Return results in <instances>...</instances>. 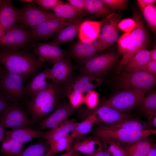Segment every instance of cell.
<instances>
[{
    "instance_id": "obj_1",
    "label": "cell",
    "mask_w": 156,
    "mask_h": 156,
    "mask_svg": "<svg viewBox=\"0 0 156 156\" xmlns=\"http://www.w3.org/2000/svg\"><path fill=\"white\" fill-rule=\"evenodd\" d=\"M61 86L51 81L34 97L24 101L34 125L39 124L57 106L62 92Z\"/></svg>"
},
{
    "instance_id": "obj_2",
    "label": "cell",
    "mask_w": 156,
    "mask_h": 156,
    "mask_svg": "<svg viewBox=\"0 0 156 156\" xmlns=\"http://www.w3.org/2000/svg\"><path fill=\"white\" fill-rule=\"evenodd\" d=\"M0 64L8 71L21 76L25 81L36 75L43 67L34 55L15 49H0Z\"/></svg>"
},
{
    "instance_id": "obj_3",
    "label": "cell",
    "mask_w": 156,
    "mask_h": 156,
    "mask_svg": "<svg viewBox=\"0 0 156 156\" xmlns=\"http://www.w3.org/2000/svg\"><path fill=\"white\" fill-rule=\"evenodd\" d=\"M156 133V129L134 130L107 125L97 127L94 131L96 138L100 141H115L124 149L141 139Z\"/></svg>"
},
{
    "instance_id": "obj_4",
    "label": "cell",
    "mask_w": 156,
    "mask_h": 156,
    "mask_svg": "<svg viewBox=\"0 0 156 156\" xmlns=\"http://www.w3.org/2000/svg\"><path fill=\"white\" fill-rule=\"evenodd\" d=\"M133 17L135 25L131 32V43L127 51L122 55L117 68L118 73L121 71L126 63L136 53L145 49L149 43L148 32L140 14L137 12H134Z\"/></svg>"
},
{
    "instance_id": "obj_5",
    "label": "cell",
    "mask_w": 156,
    "mask_h": 156,
    "mask_svg": "<svg viewBox=\"0 0 156 156\" xmlns=\"http://www.w3.org/2000/svg\"><path fill=\"white\" fill-rule=\"evenodd\" d=\"M25 80L18 75L10 72L4 68L0 79V93L11 103H20L27 99Z\"/></svg>"
},
{
    "instance_id": "obj_6",
    "label": "cell",
    "mask_w": 156,
    "mask_h": 156,
    "mask_svg": "<svg viewBox=\"0 0 156 156\" xmlns=\"http://www.w3.org/2000/svg\"><path fill=\"white\" fill-rule=\"evenodd\" d=\"M146 91L137 89L122 90L105 101L102 105L113 108L121 112L126 111L139 104L143 99Z\"/></svg>"
},
{
    "instance_id": "obj_7",
    "label": "cell",
    "mask_w": 156,
    "mask_h": 156,
    "mask_svg": "<svg viewBox=\"0 0 156 156\" xmlns=\"http://www.w3.org/2000/svg\"><path fill=\"white\" fill-rule=\"evenodd\" d=\"M34 2L25 3L23 7L20 9L18 21L26 29L31 30L45 21L59 18L53 12L36 5Z\"/></svg>"
},
{
    "instance_id": "obj_8",
    "label": "cell",
    "mask_w": 156,
    "mask_h": 156,
    "mask_svg": "<svg viewBox=\"0 0 156 156\" xmlns=\"http://www.w3.org/2000/svg\"><path fill=\"white\" fill-rule=\"evenodd\" d=\"M156 76L144 71L123 73L118 77L116 84L122 90L137 89L147 91L155 85Z\"/></svg>"
},
{
    "instance_id": "obj_9",
    "label": "cell",
    "mask_w": 156,
    "mask_h": 156,
    "mask_svg": "<svg viewBox=\"0 0 156 156\" xmlns=\"http://www.w3.org/2000/svg\"><path fill=\"white\" fill-rule=\"evenodd\" d=\"M118 59L117 55L113 52L96 54L83 63L80 70L83 74L101 77L107 73Z\"/></svg>"
},
{
    "instance_id": "obj_10",
    "label": "cell",
    "mask_w": 156,
    "mask_h": 156,
    "mask_svg": "<svg viewBox=\"0 0 156 156\" xmlns=\"http://www.w3.org/2000/svg\"><path fill=\"white\" fill-rule=\"evenodd\" d=\"M0 122L4 128L11 129L34 125L20 103H11L0 115Z\"/></svg>"
},
{
    "instance_id": "obj_11",
    "label": "cell",
    "mask_w": 156,
    "mask_h": 156,
    "mask_svg": "<svg viewBox=\"0 0 156 156\" xmlns=\"http://www.w3.org/2000/svg\"><path fill=\"white\" fill-rule=\"evenodd\" d=\"M31 40L30 31L15 24L6 30L0 40V49L16 50L27 45Z\"/></svg>"
},
{
    "instance_id": "obj_12",
    "label": "cell",
    "mask_w": 156,
    "mask_h": 156,
    "mask_svg": "<svg viewBox=\"0 0 156 156\" xmlns=\"http://www.w3.org/2000/svg\"><path fill=\"white\" fill-rule=\"evenodd\" d=\"M120 15L115 13L105 22L101 29V34L94 42L101 51L110 47L119 37L118 24Z\"/></svg>"
},
{
    "instance_id": "obj_13",
    "label": "cell",
    "mask_w": 156,
    "mask_h": 156,
    "mask_svg": "<svg viewBox=\"0 0 156 156\" xmlns=\"http://www.w3.org/2000/svg\"><path fill=\"white\" fill-rule=\"evenodd\" d=\"M73 22L61 18L45 21L31 30L30 32L32 39L47 40Z\"/></svg>"
},
{
    "instance_id": "obj_14",
    "label": "cell",
    "mask_w": 156,
    "mask_h": 156,
    "mask_svg": "<svg viewBox=\"0 0 156 156\" xmlns=\"http://www.w3.org/2000/svg\"><path fill=\"white\" fill-rule=\"evenodd\" d=\"M74 109L70 104L58 105L51 113L38 124L36 129L42 131L46 129H51L58 126L67 120L73 113Z\"/></svg>"
},
{
    "instance_id": "obj_15",
    "label": "cell",
    "mask_w": 156,
    "mask_h": 156,
    "mask_svg": "<svg viewBox=\"0 0 156 156\" xmlns=\"http://www.w3.org/2000/svg\"><path fill=\"white\" fill-rule=\"evenodd\" d=\"M32 47L38 60L42 64L48 62L53 65L66 55L64 50L50 42L35 44Z\"/></svg>"
},
{
    "instance_id": "obj_16",
    "label": "cell",
    "mask_w": 156,
    "mask_h": 156,
    "mask_svg": "<svg viewBox=\"0 0 156 156\" xmlns=\"http://www.w3.org/2000/svg\"><path fill=\"white\" fill-rule=\"evenodd\" d=\"M72 65L69 59H61L50 68L51 81L61 86L70 79L73 72Z\"/></svg>"
},
{
    "instance_id": "obj_17",
    "label": "cell",
    "mask_w": 156,
    "mask_h": 156,
    "mask_svg": "<svg viewBox=\"0 0 156 156\" xmlns=\"http://www.w3.org/2000/svg\"><path fill=\"white\" fill-rule=\"evenodd\" d=\"M115 13L111 14L101 21H84L81 24L78 32L79 40L87 42H93L99 35L102 24Z\"/></svg>"
},
{
    "instance_id": "obj_18",
    "label": "cell",
    "mask_w": 156,
    "mask_h": 156,
    "mask_svg": "<svg viewBox=\"0 0 156 156\" xmlns=\"http://www.w3.org/2000/svg\"><path fill=\"white\" fill-rule=\"evenodd\" d=\"M20 11V9L14 7L12 1L0 0V22L3 27V36L6 30L18 21Z\"/></svg>"
},
{
    "instance_id": "obj_19",
    "label": "cell",
    "mask_w": 156,
    "mask_h": 156,
    "mask_svg": "<svg viewBox=\"0 0 156 156\" xmlns=\"http://www.w3.org/2000/svg\"><path fill=\"white\" fill-rule=\"evenodd\" d=\"M51 81L50 68H45L32 77L25 86L27 99L34 97L43 90Z\"/></svg>"
},
{
    "instance_id": "obj_20",
    "label": "cell",
    "mask_w": 156,
    "mask_h": 156,
    "mask_svg": "<svg viewBox=\"0 0 156 156\" xmlns=\"http://www.w3.org/2000/svg\"><path fill=\"white\" fill-rule=\"evenodd\" d=\"M92 113L96 115L99 121L108 125L133 117L132 115L125 114L113 108L103 105L98 107Z\"/></svg>"
},
{
    "instance_id": "obj_21",
    "label": "cell",
    "mask_w": 156,
    "mask_h": 156,
    "mask_svg": "<svg viewBox=\"0 0 156 156\" xmlns=\"http://www.w3.org/2000/svg\"><path fill=\"white\" fill-rule=\"evenodd\" d=\"M70 51L74 57L82 63L100 51L94 41L87 42L79 40L72 45Z\"/></svg>"
},
{
    "instance_id": "obj_22",
    "label": "cell",
    "mask_w": 156,
    "mask_h": 156,
    "mask_svg": "<svg viewBox=\"0 0 156 156\" xmlns=\"http://www.w3.org/2000/svg\"><path fill=\"white\" fill-rule=\"evenodd\" d=\"M46 133L28 127H19L11 131L5 129V135L23 144L34 139L44 138Z\"/></svg>"
},
{
    "instance_id": "obj_23",
    "label": "cell",
    "mask_w": 156,
    "mask_h": 156,
    "mask_svg": "<svg viewBox=\"0 0 156 156\" xmlns=\"http://www.w3.org/2000/svg\"><path fill=\"white\" fill-rule=\"evenodd\" d=\"M151 60L150 51L146 49L134 55L125 64L123 73L144 71L148 64Z\"/></svg>"
},
{
    "instance_id": "obj_24",
    "label": "cell",
    "mask_w": 156,
    "mask_h": 156,
    "mask_svg": "<svg viewBox=\"0 0 156 156\" xmlns=\"http://www.w3.org/2000/svg\"><path fill=\"white\" fill-rule=\"evenodd\" d=\"M100 77L83 74L77 78L73 83L72 90L83 94L94 90L101 83Z\"/></svg>"
},
{
    "instance_id": "obj_25",
    "label": "cell",
    "mask_w": 156,
    "mask_h": 156,
    "mask_svg": "<svg viewBox=\"0 0 156 156\" xmlns=\"http://www.w3.org/2000/svg\"><path fill=\"white\" fill-rule=\"evenodd\" d=\"M84 21L83 18H80L64 27L57 32L55 39L50 42L58 46L71 40L78 34L80 25Z\"/></svg>"
},
{
    "instance_id": "obj_26",
    "label": "cell",
    "mask_w": 156,
    "mask_h": 156,
    "mask_svg": "<svg viewBox=\"0 0 156 156\" xmlns=\"http://www.w3.org/2000/svg\"><path fill=\"white\" fill-rule=\"evenodd\" d=\"M77 139L73 144V149L77 152L90 156L103 150L101 142L97 138L81 137Z\"/></svg>"
},
{
    "instance_id": "obj_27",
    "label": "cell",
    "mask_w": 156,
    "mask_h": 156,
    "mask_svg": "<svg viewBox=\"0 0 156 156\" xmlns=\"http://www.w3.org/2000/svg\"><path fill=\"white\" fill-rule=\"evenodd\" d=\"M78 122L75 120H67L58 126L46 133L44 138L49 144L69 135L77 126Z\"/></svg>"
},
{
    "instance_id": "obj_28",
    "label": "cell",
    "mask_w": 156,
    "mask_h": 156,
    "mask_svg": "<svg viewBox=\"0 0 156 156\" xmlns=\"http://www.w3.org/2000/svg\"><path fill=\"white\" fill-rule=\"evenodd\" d=\"M24 144L5 135L1 144L0 153L4 156H17L23 150Z\"/></svg>"
},
{
    "instance_id": "obj_29",
    "label": "cell",
    "mask_w": 156,
    "mask_h": 156,
    "mask_svg": "<svg viewBox=\"0 0 156 156\" xmlns=\"http://www.w3.org/2000/svg\"><path fill=\"white\" fill-rule=\"evenodd\" d=\"M148 137L141 139L125 149L127 156H145L152 145Z\"/></svg>"
},
{
    "instance_id": "obj_30",
    "label": "cell",
    "mask_w": 156,
    "mask_h": 156,
    "mask_svg": "<svg viewBox=\"0 0 156 156\" xmlns=\"http://www.w3.org/2000/svg\"><path fill=\"white\" fill-rule=\"evenodd\" d=\"M99 120L95 114L92 113L84 120L78 123L77 126L72 131L70 135L74 140L76 138L82 137L89 133L94 125Z\"/></svg>"
},
{
    "instance_id": "obj_31",
    "label": "cell",
    "mask_w": 156,
    "mask_h": 156,
    "mask_svg": "<svg viewBox=\"0 0 156 156\" xmlns=\"http://www.w3.org/2000/svg\"><path fill=\"white\" fill-rule=\"evenodd\" d=\"M150 125L147 122L133 117L124 119L116 123L107 125L114 128L134 130L151 129Z\"/></svg>"
},
{
    "instance_id": "obj_32",
    "label": "cell",
    "mask_w": 156,
    "mask_h": 156,
    "mask_svg": "<svg viewBox=\"0 0 156 156\" xmlns=\"http://www.w3.org/2000/svg\"><path fill=\"white\" fill-rule=\"evenodd\" d=\"M110 10L103 0H85L84 10L88 14L107 16L111 14Z\"/></svg>"
},
{
    "instance_id": "obj_33",
    "label": "cell",
    "mask_w": 156,
    "mask_h": 156,
    "mask_svg": "<svg viewBox=\"0 0 156 156\" xmlns=\"http://www.w3.org/2000/svg\"><path fill=\"white\" fill-rule=\"evenodd\" d=\"M52 11L58 18L74 21L81 15L68 3H64L56 6Z\"/></svg>"
},
{
    "instance_id": "obj_34",
    "label": "cell",
    "mask_w": 156,
    "mask_h": 156,
    "mask_svg": "<svg viewBox=\"0 0 156 156\" xmlns=\"http://www.w3.org/2000/svg\"><path fill=\"white\" fill-rule=\"evenodd\" d=\"M74 140L70 135L58 139L50 144L49 149L44 156H52L54 154L63 151L68 152L71 149Z\"/></svg>"
},
{
    "instance_id": "obj_35",
    "label": "cell",
    "mask_w": 156,
    "mask_h": 156,
    "mask_svg": "<svg viewBox=\"0 0 156 156\" xmlns=\"http://www.w3.org/2000/svg\"><path fill=\"white\" fill-rule=\"evenodd\" d=\"M139 110L143 112L146 117L156 115V92L152 91L139 104Z\"/></svg>"
},
{
    "instance_id": "obj_36",
    "label": "cell",
    "mask_w": 156,
    "mask_h": 156,
    "mask_svg": "<svg viewBox=\"0 0 156 156\" xmlns=\"http://www.w3.org/2000/svg\"><path fill=\"white\" fill-rule=\"evenodd\" d=\"M49 145L46 140H40L29 146L17 156H44L48 151ZM0 156H4L1 155Z\"/></svg>"
},
{
    "instance_id": "obj_37",
    "label": "cell",
    "mask_w": 156,
    "mask_h": 156,
    "mask_svg": "<svg viewBox=\"0 0 156 156\" xmlns=\"http://www.w3.org/2000/svg\"><path fill=\"white\" fill-rule=\"evenodd\" d=\"M102 142L105 151L111 156H127L126 151L118 143L112 140Z\"/></svg>"
},
{
    "instance_id": "obj_38",
    "label": "cell",
    "mask_w": 156,
    "mask_h": 156,
    "mask_svg": "<svg viewBox=\"0 0 156 156\" xmlns=\"http://www.w3.org/2000/svg\"><path fill=\"white\" fill-rule=\"evenodd\" d=\"M147 23L154 34L156 31V8L154 5H149L142 11Z\"/></svg>"
},
{
    "instance_id": "obj_39",
    "label": "cell",
    "mask_w": 156,
    "mask_h": 156,
    "mask_svg": "<svg viewBox=\"0 0 156 156\" xmlns=\"http://www.w3.org/2000/svg\"><path fill=\"white\" fill-rule=\"evenodd\" d=\"M131 33H125L118 38L117 49L119 54L123 55L128 49L131 42Z\"/></svg>"
},
{
    "instance_id": "obj_40",
    "label": "cell",
    "mask_w": 156,
    "mask_h": 156,
    "mask_svg": "<svg viewBox=\"0 0 156 156\" xmlns=\"http://www.w3.org/2000/svg\"><path fill=\"white\" fill-rule=\"evenodd\" d=\"M99 100V94L94 90L87 93L84 96V103L88 108L93 109L97 107Z\"/></svg>"
},
{
    "instance_id": "obj_41",
    "label": "cell",
    "mask_w": 156,
    "mask_h": 156,
    "mask_svg": "<svg viewBox=\"0 0 156 156\" xmlns=\"http://www.w3.org/2000/svg\"><path fill=\"white\" fill-rule=\"evenodd\" d=\"M70 104L74 108L79 107L84 103V96L83 94L71 91L68 94Z\"/></svg>"
},
{
    "instance_id": "obj_42",
    "label": "cell",
    "mask_w": 156,
    "mask_h": 156,
    "mask_svg": "<svg viewBox=\"0 0 156 156\" xmlns=\"http://www.w3.org/2000/svg\"><path fill=\"white\" fill-rule=\"evenodd\" d=\"M111 10H121L127 8L129 1L127 0H103Z\"/></svg>"
},
{
    "instance_id": "obj_43",
    "label": "cell",
    "mask_w": 156,
    "mask_h": 156,
    "mask_svg": "<svg viewBox=\"0 0 156 156\" xmlns=\"http://www.w3.org/2000/svg\"><path fill=\"white\" fill-rule=\"evenodd\" d=\"M34 2L47 10L52 11L56 6L64 3L59 0H35Z\"/></svg>"
},
{
    "instance_id": "obj_44",
    "label": "cell",
    "mask_w": 156,
    "mask_h": 156,
    "mask_svg": "<svg viewBox=\"0 0 156 156\" xmlns=\"http://www.w3.org/2000/svg\"><path fill=\"white\" fill-rule=\"evenodd\" d=\"M135 25L133 19L126 18L118 23V27L125 33L131 32L134 28Z\"/></svg>"
},
{
    "instance_id": "obj_45",
    "label": "cell",
    "mask_w": 156,
    "mask_h": 156,
    "mask_svg": "<svg viewBox=\"0 0 156 156\" xmlns=\"http://www.w3.org/2000/svg\"><path fill=\"white\" fill-rule=\"evenodd\" d=\"M67 1L80 14L84 10L85 0H68Z\"/></svg>"
},
{
    "instance_id": "obj_46",
    "label": "cell",
    "mask_w": 156,
    "mask_h": 156,
    "mask_svg": "<svg viewBox=\"0 0 156 156\" xmlns=\"http://www.w3.org/2000/svg\"><path fill=\"white\" fill-rule=\"evenodd\" d=\"M11 103L3 95L0 93V115Z\"/></svg>"
},
{
    "instance_id": "obj_47",
    "label": "cell",
    "mask_w": 156,
    "mask_h": 156,
    "mask_svg": "<svg viewBox=\"0 0 156 156\" xmlns=\"http://www.w3.org/2000/svg\"><path fill=\"white\" fill-rule=\"evenodd\" d=\"M144 71L156 76V61L151 60L147 65Z\"/></svg>"
},
{
    "instance_id": "obj_48",
    "label": "cell",
    "mask_w": 156,
    "mask_h": 156,
    "mask_svg": "<svg viewBox=\"0 0 156 156\" xmlns=\"http://www.w3.org/2000/svg\"><path fill=\"white\" fill-rule=\"evenodd\" d=\"M145 156H156V144H152L149 151Z\"/></svg>"
},
{
    "instance_id": "obj_49",
    "label": "cell",
    "mask_w": 156,
    "mask_h": 156,
    "mask_svg": "<svg viewBox=\"0 0 156 156\" xmlns=\"http://www.w3.org/2000/svg\"><path fill=\"white\" fill-rule=\"evenodd\" d=\"M5 128L2 125L0 122V147L1 142L5 135Z\"/></svg>"
},
{
    "instance_id": "obj_50",
    "label": "cell",
    "mask_w": 156,
    "mask_h": 156,
    "mask_svg": "<svg viewBox=\"0 0 156 156\" xmlns=\"http://www.w3.org/2000/svg\"><path fill=\"white\" fill-rule=\"evenodd\" d=\"M90 156H111L105 151L101 150L97 152L93 155Z\"/></svg>"
},
{
    "instance_id": "obj_51",
    "label": "cell",
    "mask_w": 156,
    "mask_h": 156,
    "mask_svg": "<svg viewBox=\"0 0 156 156\" xmlns=\"http://www.w3.org/2000/svg\"><path fill=\"white\" fill-rule=\"evenodd\" d=\"M151 59V60L156 61V49L155 47L150 51Z\"/></svg>"
},
{
    "instance_id": "obj_52",
    "label": "cell",
    "mask_w": 156,
    "mask_h": 156,
    "mask_svg": "<svg viewBox=\"0 0 156 156\" xmlns=\"http://www.w3.org/2000/svg\"><path fill=\"white\" fill-rule=\"evenodd\" d=\"M75 151L73 149H72L69 151L66 152L60 156H70Z\"/></svg>"
},
{
    "instance_id": "obj_53",
    "label": "cell",
    "mask_w": 156,
    "mask_h": 156,
    "mask_svg": "<svg viewBox=\"0 0 156 156\" xmlns=\"http://www.w3.org/2000/svg\"><path fill=\"white\" fill-rule=\"evenodd\" d=\"M3 30L2 26L0 22V40L3 38Z\"/></svg>"
},
{
    "instance_id": "obj_54",
    "label": "cell",
    "mask_w": 156,
    "mask_h": 156,
    "mask_svg": "<svg viewBox=\"0 0 156 156\" xmlns=\"http://www.w3.org/2000/svg\"><path fill=\"white\" fill-rule=\"evenodd\" d=\"M20 1L24 3H31L34 2V0H20Z\"/></svg>"
},
{
    "instance_id": "obj_55",
    "label": "cell",
    "mask_w": 156,
    "mask_h": 156,
    "mask_svg": "<svg viewBox=\"0 0 156 156\" xmlns=\"http://www.w3.org/2000/svg\"><path fill=\"white\" fill-rule=\"evenodd\" d=\"M70 156H80L77 153V151H75L73 152Z\"/></svg>"
},
{
    "instance_id": "obj_56",
    "label": "cell",
    "mask_w": 156,
    "mask_h": 156,
    "mask_svg": "<svg viewBox=\"0 0 156 156\" xmlns=\"http://www.w3.org/2000/svg\"><path fill=\"white\" fill-rule=\"evenodd\" d=\"M4 68L0 66V79L2 74Z\"/></svg>"
},
{
    "instance_id": "obj_57",
    "label": "cell",
    "mask_w": 156,
    "mask_h": 156,
    "mask_svg": "<svg viewBox=\"0 0 156 156\" xmlns=\"http://www.w3.org/2000/svg\"></svg>"
}]
</instances>
